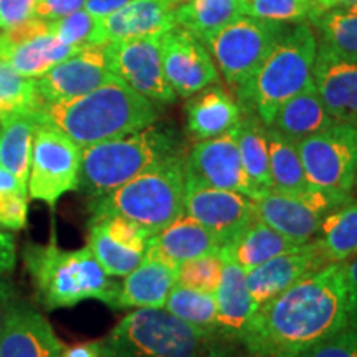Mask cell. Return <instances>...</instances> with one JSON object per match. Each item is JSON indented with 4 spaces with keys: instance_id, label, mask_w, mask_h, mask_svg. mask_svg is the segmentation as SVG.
<instances>
[{
    "instance_id": "6da1fadb",
    "label": "cell",
    "mask_w": 357,
    "mask_h": 357,
    "mask_svg": "<svg viewBox=\"0 0 357 357\" xmlns=\"http://www.w3.org/2000/svg\"><path fill=\"white\" fill-rule=\"evenodd\" d=\"M347 324L344 261L328 263L258 306L238 342L253 357H298Z\"/></svg>"
},
{
    "instance_id": "7a4b0ae2",
    "label": "cell",
    "mask_w": 357,
    "mask_h": 357,
    "mask_svg": "<svg viewBox=\"0 0 357 357\" xmlns=\"http://www.w3.org/2000/svg\"><path fill=\"white\" fill-rule=\"evenodd\" d=\"M35 116L38 123L58 128L83 149L158 123L160 109L116 78L83 96L40 106Z\"/></svg>"
},
{
    "instance_id": "3957f363",
    "label": "cell",
    "mask_w": 357,
    "mask_h": 357,
    "mask_svg": "<svg viewBox=\"0 0 357 357\" xmlns=\"http://www.w3.org/2000/svg\"><path fill=\"white\" fill-rule=\"evenodd\" d=\"M318 37L307 20L288 24L257 73L235 89L242 114L257 116L270 126L276 111L289 98L312 86Z\"/></svg>"
},
{
    "instance_id": "277c9868",
    "label": "cell",
    "mask_w": 357,
    "mask_h": 357,
    "mask_svg": "<svg viewBox=\"0 0 357 357\" xmlns=\"http://www.w3.org/2000/svg\"><path fill=\"white\" fill-rule=\"evenodd\" d=\"M22 255L43 310L73 307L86 300L113 306L119 283L102 270L88 247L63 250L55 242L29 243Z\"/></svg>"
},
{
    "instance_id": "5b68a950",
    "label": "cell",
    "mask_w": 357,
    "mask_h": 357,
    "mask_svg": "<svg viewBox=\"0 0 357 357\" xmlns=\"http://www.w3.org/2000/svg\"><path fill=\"white\" fill-rule=\"evenodd\" d=\"M181 134L166 124H151L141 131L83 147L78 190L89 199L121 187L169 155L184 153Z\"/></svg>"
},
{
    "instance_id": "8992f818",
    "label": "cell",
    "mask_w": 357,
    "mask_h": 357,
    "mask_svg": "<svg viewBox=\"0 0 357 357\" xmlns=\"http://www.w3.org/2000/svg\"><path fill=\"white\" fill-rule=\"evenodd\" d=\"M187 151L159 160L109 194L89 200L91 218L121 215L151 234L184 213Z\"/></svg>"
},
{
    "instance_id": "52a82bcc",
    "label": "cell",
    "mask_w": 357,
    "mask_h": 357,
    "mask_svg": "<svg viewBox=\"0 0 357 357\" xmlns=\"http://www.w3.org/2000/svg\"><path fill=\"white\" fill-rule=\"evenodd\" d=\"M213 339L166 307L128 312L101 341L102 357H205Z\"/></svg>"
},
{
    "instance_id": "ba28073f",
    "label": "cell",
    "mask_w": 357,
    "mask_h": 357,
    "mask_svg": "<svg viewBox=\"0 0 357 357\" xmlns=\"http://www.w3.org/2000/svg\"><path fill=\"white\" fill-rule=\"evenodd\" d=\"M287 26L284 22L242 15L208 37L204 45L223 82L236 89L257 73Z\"/></svg>"
},
{
    "instance_id": "9c48e42d",
    "label": "cell",
    "mask_w": 357,
    "mask_h": 357,
    "mask_svg": "<svg viewBox=\"0 0 357 357\" xmlns=\"http://www.w3.org/2000/svg\"><path fill=\"white\" fill-rule=\"evenodd\" d=\"M296 144L312 187L334 194H352L357 176V126L336 123Z\"/></svg>"
},
{
    "instance_id": "30bf717a",
    "label": "cell",
    "mask_w": 357,
    "mask_h": 357,
    "mask_svg": "<svg viewBox=\"0 0 357 357\" xmlns=\"http://www.w3.org/2000/svg\"><path fill=\"white\" fill-rule=\"evenodd\" d=\"M82 147L60 129L38 123L33 136L29 195L53 208L66 192L78 190Z\"/></svg>"
},
{
    "instance_id": "8fae6325",
    "label": "cell",
    "mask_w": 357,
    "mask_h": 357,
    "mask_svg": "<svg viewBox=\"0 0 357 357\" xmlns=\"http://www.w3.org/2000/svg\"><path fill=\"white\" fill-rule=\"evenodd\" d=\"M351 195L334 194L318 187L303 192L270 190L253 200L255 217L280 231L296 245L311 242L318 235L321 222L329 212L349 202Z\"/></svg>"
},
{
    "instance_id": "7c38bea8",
    "label": "cell",
    "mask_w": 357,
    "mask_h": 357,
    "mask_svg": "<svg viewBox=\"0 0 357 357\" xmlns=\"http://www.w3.org/2000/svg\"><path fill=\"white\" fill-rule=\"evenodd\" d=\"M184 212L202 223L222 247L255 218V204L238 192L205 184L185 166Z\"/></svg>"
},
{
    "instance_id": "4fadbf2b",
    "label": "cell",
    "mask_w": 357,
    "mask_h": 357,
    "mask_svg": "<svg viewBox=\"0 0 357 357\" xmlns=\"http://www.w3.org/2000/svg\"><path fill=\"white\" fill-rule=\"evenodd\" d=\"M160 35L109 42L108 52L116 77L155 105H171L177 95L164 75Z\"/></svg>"
},
{
    "instance_id": "5bb4252c",
    "label": "cell",
    "mask_w": 357,
    "mask_h": 357,
    "mask_svg": "<svg viewBox=\"0 0 357 357\" xmlns=\"http://www.w3.org/2000/svg\"><path fill=\"white\" fill-rule=\"evenodd\" d=\"M118 77L111 68L108 43L82 48L78 53L35 78L40 105L83 96Z\"/></svg>"
},
{
    "instance_id": "9a60e30c",
    "label": "cell",
    "mask_w": 357,
    "mask_h": 357,
    "mask_svg": "<svg viewBox=\"0 0 357 357\" xmlns=\"http://www.w3.org/2000/svg\"><path fill=\"white\" fill-rule=\"evenodd\" d=\"M160 55L164 75L177 96L189 98L220 82L211 52L182 26L176 25L160 35Z\"/></svg>"
},
{
    "instance_id": "2e32d148",
    "label": "cell",
    "mask_w": 357,
    "mask_h": 357,
    "mask_svg": "<svg viewBox=\"0 0 357 357\" xmlns=\"http://www.w3.org/2000/svg\"><path fill=\"white\" fill-rule=\"evenodd\" d=\"M82 48L60 42L50 32L48 20L30 19L0 32V58L29 78H38Z\"/></svg>"
},
{
    "instance_id": "e0dca14e",
    "label": "cell",
    "mask_w": 357,
    "mask_h": 357,
    "mask_svg": "<svg viewBox=\"0 0 357 357\" xmlns=\"http://www.w3.org/2000/svg\"><path fill=\"white\" fill-rule=\"evenodd\" d=\"M185 166L205 184L238 192L252 200L260 199L243 167L235 129L212 139L195 141L187 153Z\"/></svg>"
},
{
    "instance_id": "ac0fdd59",
    "label": "cell",
    "mask_w": 357,
    "mask_h": 357,
    "mask_svg": "<svg viewBox=\"0 0 357 357\" xmlns=\"http://www.w3.org/2000/svg\"><path fill=\"white\" fill-rule=\"evenodd\" d=\"M312 83L334 121L357 126V56L318 42Z\"/></svg>"
},
{
    "instance_id": "d6986e66",
    "label": "cell",
    "mask_w": 357,
    "mask_h": 357,
    "mask_svg": "<svg viewBox=\"0 0 357 357\" xmlns=\"http://www.w3.org/2000/svg\"><path fill=\"white\" fill-rule=\"evenodd\" d=\"M328 263L331 261L314 238L307 243L296 245L247 271V287L253 305L261 306Z\"/></svg>"
},
{
    "instance_id": "ffe728a7",
    "label": "cell",
    "mask_w": 357,
    "mask_h": 357,
    "mask_svg": "<svg viewBox=\"0 0 357 357\" xmlns=\"http://www.w3.org/2000/svg\"><path fill=\"white\" fill-rule=\"evenodd\" d=\"M61 351L50 321L15 296L0 329V357H61Z\"/></svg>"
},
{
    "instance_id": "44dd1931",
    "label": "cell",
    "mask_w": 357,
    "mask_h": 357,
    "mask_svg": "<svg viewBox=\"0 0 357 357\" xmlns=\"http://www.w3.org/2000/svg\"><path fill=\"white\" fill-rule=\"evenodd\" d=\"M113 310L164 307L178 283V266L154 257H144L141 265L123 276Z\"/></svg>"
},
{
    "instance_id": "7402d4cb",
    "label": "cell",
    "mask_w": 357,
    "mask_h": 357,
    "mask_svg": "<svg viewBox=\"0 0 357 357\" xmlns=\"http://www.w3.org/2000/svg\"><path fill=\"white\" fill-rule=\"evenodd\" d=\"M218 252L220 243L215 236L184 212L151 236L146 257L160 258L178 266L184 261Z\"/></svg>"
},
{
    "instance_id": "603a6c76",
    "label": "cell",
    "mask_w": 357,
    "mask_h": 357,
    "mask_svg": "<svg viewBox=\"0 0 357 357\" xmlns=\"http://www.w3.org/2000/svg\"><path fill=\"white\" fill-rule=\"evenodd\" d=\"M174 10L176 6L171 0H131L118 12L102 17V40L105 43L121 42L167 32L176 26Z\"/></svg>"
},
{
    "instance_id": "cb8c5ba5",
    "label": "cell",
    "mask_w": 357,
    "mask_h": 357,
    "mask_svg": "<svg viewBox=\"0 0 357 357\" xmlns=\"http://www.w3.org/2000/svg\"><path fill=\"white\" fill-rule=\"evenodd\" d=\"M185 129L194 141L218 137L236 128L242 111L220 84L200 89L189 96L185 106Z\"/></svg>"
},
{
    "instance_id": "d4e9b609",
    "label": "cell",
    "mask_w": 357,
    "mask_h": 357,
    "mask_svg": "<svg viewBox=\"0 0 357 357\" xmlns=\"http://www.w3.org/2000/svg\"><path fill=\"white\" fill-rule=\"evenodd\" d=\"M222 278L215 291L217 336L227 341H240L257 306L253 305L247 287V271L227 257H222Z\"/></svg>"
},
{
    "instance_id": "484cf974",
    "label": "cell",
    "mask_w": 357,
    "mask_h": 357,
    "mask_svg": "<svg viewBox=\"0 0 357 357\" xmlns=\"http://www.w3.org/2000/svg\"><path fill=\"white\" fill-rule=\"evenodd\" d=\"M333 124H336V121L328 113L323 100L312 84L283 102L268 128L275 129L293 142H300L305 137L331 128Z\"/></svg>"
},
{
    "instance_id": "4316f807",
    "label": "cell",
    "mask_w": 357,
    "mask_h": 357,
    "mask_svg": "<svg viewBox=\"0 0 357 357\" xmlns=\"http://www.w3.org/2000/svg\"><path fill=\"white\" fill-rule=\"evenodd\" d=\"M293 247L296 243L255 217L230 243L222 245L218 253L250 271Z\"/></svg>"
},
{
    "instance_id": "83f0119b",
    "label": "cell",
    "mask_w": 357,
    "mask_h": 357,
    "mask_svg": "<svg viewBox=\"0 0 357 357\" xmlns=\"http://www.w3.org/2000/svg\"><path fill=\"white\" fill-rule=\"evenodd\" d=\"M37 126L35 113L13 114L0 121V167L13 174L26 189Z\"/></svg>"
},
{
    "instance_id": "f1b7e54d",
    "label": "cell",
    "mask_w": 357,
    "mask_h": 357,
    "mask_svg": "<svg viewBox=\"0 0 357 357\" xmlns=\"http://www.w3.org/2000/svg\"><path fill=\"white\" fill-rule=\"evenodd\" d=\"M245 15V0H189L174 10L176 25L205 42L223 26Z\"/></svg>"
},
{
    "instance_id": "f546056e",
    "label": "cell",
    "mask_w": 357,
    "mask_h": 357,
    "mask_svg": "<svg viewBox=\"0 0 357 357\" xmlns=\"http://www.w3.org/2000/svg\"><path fill=\"white\" fill-rule=\"evenodd\" d=\"M240 158L250 181L260 197L273 189L270 176V153H268L266 126L257 116L242 114L235 128Z\"/></svg>"
},
{
    "instance_id": "4dcf8cb0",
    "label": "cell",
    "mask_w": 357,
    "mask_h": 357,
    "mask_svg": "<svg viewBox=\"0 0 357 357\" xmlns=\"http://www.w3.org/2000/svg\"><path fill=\"white\" fill-rule=\"evenodd\" d=\"M331 263H342L357 255V200L329 212L316 235Z\"/></svg>"
},
{
    "instance_id": "1f68e13d",
    "label": "cell",
    "mask_w": 357,
    "mask_h": 357,
    "mask_svg": "<svg viewBox=\"0 0 357 357\" xmlns=\"http://www.w3.org/2000/svg\"><path fill=\"white\" fill-rule=\"evenodd\" d=\"M270 176L273 189L278 192H303L312 187L306 178L298 144L283 134L266 126Z\"/></svg>"
},
{
    "instance_id": "d6a6232c",
    "label": "cell",
    "mask_w": 357,
    "mask_h": 357,
    "mask_svg": "<svg viewBox=\"0 0 357 357\" xmlns=\"http://www.w3.org/2000/svg\"><path fill=\"white\" fill-rule=\"evenodd\" d=\"M307 20L319 42L344 55L357 56V7L312 10Z\"/></svg>"
},
{
    "instance_id": "836d02e7",
    "label": "cell",
    "mask_w": 357,
    "mask_h": 357,
    "mask_svg": "<svg viewBox=\"0 0 357 357\" xmlns=\"http://www.w3.org/2000/svg\"><path fill=\"white\" fill-rule=\"evenodd\" d=\"M166 310L178 319L202 329L212 337H217L218 312L213 293L176 284L166 301Z\"/></svg>"
},
{
    "instance_id": "e575fe53",
    "label": "cell",
    "mask_w": 357,
    "mask_h": 357,
    "mask_svg": "<svg viewBox=\"0 0 357 357\" xmlns=\"http://www.w3.org/2000/svg\"><path fill=\"white\" fill-rule=\"evenodd\" d=\"M98 263L109 276H126L144 260V253L126 247L113 236H109L98 222H89L88 245Z\"/></svg>"
},
{
    "instance_id": "d590c367",
    "label": "cell",
    "mask_w": 357,
    "mask_h": 357,
    "mask_svg": "<svg viewBox=\"0 0 357 357\" xmlns=\"http://www.w3.org/2000/svg\"><path fill=\"white\" fill-rule=\"evenodd\" d=\"M40 106L35 78L24 77L0 58V121L13 114L35 113Z\"/></svg>"
},
{
    "instance_id": "8d00e7d4",
    "label": "cell",
    "mask_w": 357,
    "mask_h": 357,
    "mask_svg": "<svg viewBox=\"0 0 357 357\" xmlns=\"http://www.w3.org/2000/svg\"><path fill=\"white\" fill-rule=\"evenodd\" d=\"M50 32L66 45L77 48H86L93 45H105L101 33V19L79 8V10L61 17L56 20H48Z\"/></svg>"
},
{
    "instance_id": "74e56055",
    "label": "cell",
    "mask_w": 357,
    "mask_h": 357,
    "mask_svg": "<svg viewBox=\"0 0 357 357\" xmlns=\"http://www.w3.org/2000/svg\"><path fill=\"white\" fill-rule=\"evenodd\" d=\"M220 253H211L178 265V284L215 294L222 278Z\"/></svg>"
},
{
    "instance_id": "f35d334b",
    "label": "cell",
    "mask_w": 357,
    "mask_h": 357,
    "mask_svg": "<svg viewBox=\"0 0 357 357\" xmlns=\"http://www.w3.org/2000/svg\"><path fill=\"white\" fill-rule=\"evenodd\" d=\"M312 10V0H245V15L284 24L307 20Z\"/></svg>"
},
{
    "instance_id": "ab89813d",
    "label": "cell",
    "mask_w": 357,
    "mask_h": 357,
    "mask_svg": "<svg viewBox=\"0 0 357 357\" xmlns=\"http://www.w3.org/2000/svg\"><path fill=\"white\" fill-rule=\"evenodd\" d=\"M29 215V189L24 185L0 187V225L8 230H22Z\"/></svg>"
},
{
    "instance_id": "60d3db41",
    "label": "cell",
    "mask_w": 357,
    "mask_h": 357,
    "mask_svg": "<svg viewBox=\"0 0 357 357\" xmlns=\"http://www.w3.org/2000/svg\"><path fill=\"white\" fill-rule=\"evenodd\" d=\"M298 357H357V328L347 324Z\"/></svg>"
},
{
    "instance_id": "b9f144b4",
    "label": "cell",
    "mask_w": 357,
    "mask_h": 357,
    "mask_svg": "<svg viewBox=\"0 0 357 357\" xmlns=\"http://www.w3.org/2000/svg\"><path fill=\"white\" fill-rule=\"evenodd\" d=\"M37 0H0V32L33 19Z\"/></svg>"
},
{
    "instance_id": "7bdbcfd3",
    "label": "cell",
    "mask_w": 357,
    "mask_h": 357,
    "mask_svg": "<svg viewBox=\"0 0 357 357\" xmlns=\"http://www.w3.org/2000/svg\"><path fill=\"white\" fill-rule=\"evenodd\" d=\"M86 0H37L33 17L42 20H56L79 10Z\"/></svg>"
},
{
    "instance_id": "ee69618b",
    "label": "cell",
    "mask_w": 357,
    "mask_h": 357,
    "mask_svg": "<svg viewBox=\"0 0 357 357\" xmlns=\"http://www.w3.org/2000/svg\"><path fill=\"white\" fill-rule=\"evenodd\" d=\"M17 242L12 230L0 225V278H6L15 270Z\"/></svg>"
},
{
    "instance_id": "f6af8a7d",
    "label": "cell",
    "mask_w": 357,
    "mask_h": 357,
    "mask_svg": "<svg viewBox=\"0 0 357 357\" xmlns=\"http://www.w3.org/2000/svg\"><path fill=\"white\" fill-rule=\"evenodd\" d=\"M344 276L349 294V324L357 328V255L344 261Z\"/></svg>"
},
{
    "instance_id": "bcb514c9",
    "label": "cell",
    "mask_w": 357,
    "mask_h": 357,
    "mask_svg": "<svg viewBox=\"0 0 357 357\" xmlns=\"http://www.w3.org/2000/svg\"><path fill=\"white\" fill-rule=\"evenodd\" d=\"M129 2L131 0H86L83 8L91 15L102 19V17H108L111 13L118 12L119 8L128 6Z\"/></svg>"
},
{
    "instance_id": "7dc6e473",
    "label": "cell",
    "mask_w": 357,
    "mask_h": 357,
    "mask_svg": "<svg viewBox=\"0 0 357 357\" xmlns=\"http://www.w3.org/2000/svg\"><path fill=\"white\" fill-rule=\"evenodd\" d=\"M61 357H102L101 341H86L63 347Z\"/></svg>"
},
{
    "instance_id": "c3c4849f",
    "label": "cell",
    "mask_w": 357,
    "mask_h": 357,
    "mask_svg": "<svg viewBox=\"0 0 357 357\" xmlns=\"http://www.w3.org/2000/svg\"><path fill=\"white\" fill-rule=\"evenodd\" d=\"M15 300V291L13 287L6 278H0V329H2L3 321H6L7 311L10 307L12 301Z\"/></svg>"
},
{
    "instance_id": "681fc988",
    "label": "cell",
    "mask_w": 357,
    "mask_h": 357,
    "mask_svg": "<svg viewBox=\"0 0 357 357\" xmlns=\"http://www.w3.org/2000/svg\"><path fill=\"white\" fill-rule=\"evenodd\" d=\"M312 3H314V10H324V8L357 6V0H312Z\"/></svg>"
},
{
    "instance_id": "f907efd6",
    "label": "cell",
    "mask_w": 357,
    "mask_h": 357,
    "mask_svg": "<svg viewBox=\"0 0 357 357\" xmlns=\"http://www.w3.org/2000/svg\"><path fill=\"white\" fill-rule=\"evenodd\" d=\"M205 357H236V356H231V354H229V352H227V351L215 349V347H212V349L207 352V356H205Z\"/></svg>"
},
{
    "instance_id": "816d5d0a",
    "label": "cell",
    "mask_w": 357,
    "mask_h": 357,
    "mask_svg": "<svg viewBox=\"0 0 357 357\" xmlns=\"http://www.w3.org/2000/svg\"><path fill=\"white\" fill-rule=\"evenodd\" d=\"M171 2L174 3V6H181V3H184V2H189V0H171Z\"/></svg>"
},
{
    "instance_id": "f5cc1de1",
    "label": "cell",
    "mask_w": 357,
    "mask_h": 357,
    "mask_svg": "<svg viewBox=\"0 0 357 357\" xmlns=\"http://www.w3.org/2000/svg\"><path fill=\"white\" fill-rule=\"evenodd\" d=\"M354 187L357 189V176H356V182H354Z\"/></svg>"
},
{
    "instance_id": "db71d44e",
    "label": "cell",
    "mask_w": 357,
    "mask_h": 357,
    "mask_svg": "<svg viewBox=\"0 0 357 357\" xmlns=\"http://www.w3.org/2000/svg\"><path fill=\"white\" fill-rule=\"evenodd\" d=\"M356 7H357V6H356Z\"/></svg>"
}]
</instances>
